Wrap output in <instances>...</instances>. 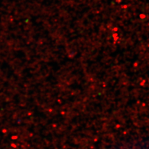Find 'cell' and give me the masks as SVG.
<instances>
[]
</instances>
